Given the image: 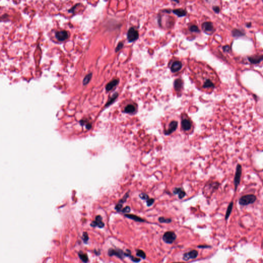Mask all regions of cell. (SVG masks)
Returning <instances> with one entry per match:
<instances>
[{
  "instance_id": "1",
  "label": "cell",
  "mask_w": 263,
  "mask_h": 263,
  "mask_svg": "<svg viewBox=\"0 0 263 263\" xmlns=\"http://www.w3.org/2000/svg\"><path fill=\"white\" fill-rule=\"evenodd\" d=\"M256 196L252 194L242 196L239 200V204L241 205H247L253 203L256 200Z\"/></svg>"
},
{
  "instance_id": "2",
  "label": "cell",
  "mask_w": 263,
  "mask_h": 263,
  "mask_svg": "<svg viewBox=\"0 0 263 263\" xmlns=\"http://www.w3.org/2000/svg\"><path fill=\"white\" fill-rule=\"evenodd\" d=\"M139 33L137 30L133 27H131L128 30L127 33V38L129 42H133L138 39Z\"/></svg>"
},
{
  "instance_id": "3",
  "label": "cell",
  "mask_w": 263,
  "mask_h": 263,
  "mask_svg": "<svg viewBox=\"0 0 263 263\" xmlns=\"http://www.w3.org/2000/svg\"><path fill=\"white\" fill-rule=\"evenodd\" d=\"M176 238V235L173 232L168 231L166 232L162 237L164 241L167 244H172Z\"/></svg>"
},
{
  "instance_id": "4",
  "label": "cell",
  "mask_w": 263,
  "mask_h": 263,
  "mask_svg": "<svg viewBox=\"0 0 263 263\" xmlns=\"http://www.w3.org/2000/svg\"><path fill=\"white\" fill-rule=\"evenodd\" d=\"M241 175V167L240 165H238L236 167L235 178H234V186H235V190L236 191L238 186L239 184L240 177Z\"/></svg>"
},
{
  "instance_id": "5",
  "label": "cell",
  "mask_w": 263,
  "mask_h": 263,
  "mask_svg": "<svg viewBox=\"0 0 263 263\" xmlns=\"http://www.w3.org/2000/svg\"><path fill=\"white\" fill-rule=\"evenodd\" d=\"M108 254L110 257L116 256L121 259H123L124 257H125L124 252L122 250L119 249H110L108 251Z\"/></svg>"
},
{
  "instance_id": "6",
  "label": "cell",
  "mask_w": 263,
  "mask_h": 263,
  "mask_svg": "<svg viewBox=\"0 0 263 263\" xmlns=\"http://www.w3.org/2000/svg\"><path fill=\"white\" fill-rule=\"evenodd\" d=\"M55 35L59 41H63L68 38V32L64 30L56 32Z\"/></svg>"
},
{
  "instance_id": "7",
  "label": "cell",
  "mask_w": 263,
  "mask_h": 263,
  "mask_svg": "<svg viewBox=\"0 0 263 263\" xmlns=\"http://www.w3.org/2000/svg\"><path fill=\"white\" fill-rule=\"evenodd\" d=\"M198 252L197 251L195 250H192V251H190L189 252L184 253L183 256V259L184 261H188L190 259H196L197 258V257L198 256Z\"/></svg>"
},
{
  "instance_id": "8",
  "label": "cell",
  "mask_w": 263,
  "mask_h": 263,
  "mask_svg": "<svg viewBox=\"0 0 263 263\" xmlns=\"http://www.w3.org/2000/svg\"><path fill=\"white\" fill-rule=\"evenodd\" d=\"M177 125H178V122L176 121H171L170 122V123L169 124L168 129L167 130H166V131H165V134L166 135H169L172 134L176 130V129L177 127Z\"/></svg>"
},
{
  "instance_id": "9",
  "label": "cell",
  "mask_w": 263,
  "mask_h": 263,
  "mask_svg": "<svg viewBox=\"0 0 263 263\" xmlns=\"http://www.w3.org/2000/svg\"><path fill=\"white\" fill-rule=\"evenodd\" d=\"M102 217L100 215L97 216L95 218V221H93L90 225L91 226L93 227H95L96 226L99 227V228H103L104 226V224L102 221Z\"/></svg>"
},
{
  "instance_id": "10",
  "label": "cell",
  "mask_w": 263,
  "mask_h": 263,
  "mask_svg": "<svg viewBox=\"0 0 263 263\" xmlns=\"http://www.w3.org/2000/svg\"><path fill=\"white\" fill-rule=\"evenodd\" d=\"M181 126L184 131H189L191 128V122L187 119H183L181 121Z\"/></svg>"
},
{
  "instance_id": "11",
  "label": "cell",
  "mask_w": 263,
  "mask_h": 263,
  "mask_svg": "<svg viewBox=\"0 0 263 263\" xmlns=\"http://www.w3.org/2000/svg\"><path fill=\"white\" fill-rule=\"evenodd\" d=\"M129 192H127L126 193V194H125L124 197L119 202V203L117 204V205L115 207V209L117 210V211H121V208L122 207V205H123V204L126 201V200L129 197Z\"/></svg>"
},
{
  "instance_id": "12",
  "label": "cell",
  "mask_w": 263,
  "mask_h": 263,
  "mask_svg": "<svg viewBox=\"0 0 263 263\" xmlns=\"http://www.w3.org/2000/svg\"><path fill=\"white\" fill-rule=\"evenodd\" d=\"M181 68H182L181 62L180 61H175L172 64L171 67V70L172 72L176 73L180 70Z\"/></svg>"
},
{
  "instance_id": "13",
  "label": "cell",
  "mask_w": 263,
  "mask_h": 263,
  "mask_svg": "<svg viewBox=\"0 0 263 263\" xmlns=\"http://www.w3.org/2000/svg\"><path fill=\"white\" fill-rule=\"evenodd\" d=\"M119 83V80L118 79H114L111 82H110L109 83L107 84L105 87V89L107 91H109L111 90L112 89L115 88Z\"/></svg>"
},
{
  "instance_id": "14",
  "label": "cell",
  "mask_w": 263,
  "mask_h": 263,
  "mask_svg": "<svg viewBox=\"0 0 263 263\" xmlns=\"http://www.w3.org/2000/svg\"><path fill=\"white\" fill-rule=\"evenodd\" d=\"M173 193L175 194H178V197L179 199L183 198L186 194L185 192L181 188H175L173 190Z\"/></svg>"
},
{
  "instance_id": "15",
  "label": "cell",
  "mask_w": 263,
  "mask_h": 263,
  "mask_svg": "<svg viewBox=\"0 0 263 263\" xmlns=\"http://www.w3.org/2000/svg\"><path fill=\"white\" fill-rule=\"evenodd\" d=\"M136 111V108L134 105L132 104H129L127 105L124 110V112L128 114H132L134 113Z\"/></svg>"
},
{
  "instance_id": "16",
  "label": "cell",
  "mask_w": 263,
  "mask_h": 263,
  "mask_svg": "<svg viewBox=\"0 0 263 263\" xmlns=\"http://www.w3.org/2000/svg\"><path fill=\"white\" fill-rule=\"evenodd\" d=\"M125 216L130 218V219H131L132 220H134L135 221H136V222H145V221L143 219H142L141 218H140V217H138L136 215H133V214H125Z\"/></svg>"
},
{
  "instance_id": "17",
  "label": "cell",
  "mask_w": 263,
  "mask_h": 263,
  "mask_svg": "<svg viewBox=\"0 0 263 263\" xmlns=\"http://www.w3.org/2000/svg\"><path fill=\"white\" fill-rule=\"evenodd\" d=\"M173 12L178 16L179 17H181L185 16L187 15V12L185 10L182 9H177L173 10Z\"/></svg>"
},
{
  "instance_id": "18",
  "label": "cell",
  "mask_w": 263,
  "mask_h": 263,
  "mask_svg": "<svg viewBox=\"0 0 263 263\" xmlns=\"http://www.w3.org/2000/svg\"><path fill=\"white\" fill-rule=\"evenodd\" d=\"M182 86H183V82L181 79H178L175 80V81H174V88L176 90H177V91L180 90L182 87Z\"/></svg>"
},
{
  "instance_id": "19",
  "label": "cell",
  "mask_w": 263,
  "mask_h": 263,
  "mask_svg": "<svg viewBox=\"0 0 263 263\" xmlns=\"http://www.w3.org/2000/svg\"><path fill=\"white\" fill-rule=\"evenodd\" d=\"M202 27L205 31H211L213 29V25L210 22H205L203 24Z\"/></svg>"
},
{
  "instance_id": "20",
  "label": "cell",
  "mask_w": 263,
  "mask_h": 263,
  "mask_svg": "<svg viewBox=\"0 0 263 263\" xmlns=\"http://www.w3.org/2000/svg\"><path fill=\"white\" fill-rule=\"evenodd\" d=\"M118 94L117 93H115V94H114L113 96L110 99V100L108 101V102L105 104V107L109 106L111 104H112L115 101V100L116 99V98L118 97Z\"/></svg>"
},
{
  "instance_id": "21",
  "label": "cell",
  "mask_w": 263,
  "mask_h": 263,
  "mask_svg": "<svg viewBox=\"0 0 263 263\" xmlns=\"http://www.w3.org/2000/svg\"><path fill=\"white\" fill-rule=\"evenodd\" d=\"M233 205V202H231L229 205V206H228V207L227 208V210L226 216H225V219L226 220H227L228 219V218L229 217V216L230 215V214H231V213L232 212Z\"/></svg>"
},
{
  "instance_id": "22",
  "label": "cell",
  "mask_w": 263,
  "mask_h": 263,
  "mask_svg": "<svg viewBox=\"0 0 263 263\" xmlns=\"http://www.w3.org/2000/svg\"><path fill=\"white\" fill-rule=\"evenodd\" d=\"M91 77H92V73H91L88 74L87 76H86V77H84V78L83 79V84L84 86L88 84V83H89V81L90 80Z\"/></svg>"
},
{
  "instance_id": "23",
  "label": "cell",
  "mask_w": 263,
  "mask_h": 263,
  "mask_svg": "<svg viewBox=\"0 0 263 263\" xmlns=\"http://www.w3.org/2000/svg\"><path fill=\"white\" fill-rule=\"evenodd\" d=\"M79 256L80 258V259L84 262V263H88V255L87 254H85V253H83L82 252H79Z\"/></svg>"
},
{
  "instance_id": "24",
  "label": "cell",
  "mask_w": 263,
  "mask_h": 263,
  "mask_svg": "<svg viewBox=\"0 0 263 263\" xmlns=\"http://www.w3.org/2000/svg\"><path fill=\"white\" fill-rule=\"evenodd\" d=\"M136 255L143 259H145L146 258V255L145 252L141 250H138L136 252Z\"/></svg>"
},
{
  "instance_id": "25",
  "label": "cell",
  "mask_w": 263,
  "mask_h": 263,
  "mask_svg": "<svg viewBox=\"0 0 263 263\" xmlns=\"http://www.w3.org/2000/svg\"><path fill=\"white\" fill-rule=\"evenodd\" d=\"M159 221L161 223H170L172 222L171 219L170 218H166L164 217H160L158 219Z\"/></svg>"
},
{
  "instance_id": "26",
  "label": "cell",
  "mask_w": 263,
  "mask_h": 263,
  "mask_svg": "<svg viewBox=\"0 0 263 263\" xmlns=\"http://www.w3.org/2000/svg\"><path fill=\"white\" fill-rule=\"evenodd\" d=\"M190 30L192 32H200V30L198 29V27L196 25H192L191 26H190Z\"/></svg>"
},
{
  "instance_id": "27",
  "label": "cell",
  "mask_w": 263,
  "mask_h": 263,
  "mask_svg": "<svg viewBox=\"0 0 263 263\" xmlns=\"http://www.w3.org/2000/svg\"><path fill=\"white\" fill-rule=\"evenodd\" d=\"M139 197H140V198L141 199H142V200H146V201H147V200H148L149 199V198H148V196L145 193H141V194L139 195Z\"/></svg>"
},
{
  "instance_id": "28",
  "label": "cell",
  "mask_w": 263,
  "mask_h": 263,
  "mask_svg": "<svg viewBox=\"0 0 263 263\" xmlns=\"http://www.w3.org/2000/svg\"><path fill=\"white\" fill-rule=\"evenodd\" d=\"M123 46V43L122 42H119V43H118V45H117V46L116 47V49H115V51H116V52H117L119 51L120 49H121L122 48Z\"/></svg>"
},
{
  "instance_id": "29",
  "label": "cell",
  "mask_w": 263,
  "mask_h": 263,
  "mask_svg": "<svg viewBox=\"0 0 263 263\" xmlns=\"http://www.w3.org/2000/svg\"><path fill=\"white\" fill-rule=\"evenodd\" d=\"M155 202V200L154 198H149L148 200L146 201V204L148 207H150L153 204V203Z\"/></svg>"
},
{
  "instance_id": "30",
  "label": "cell",
  "mask_w": 263,
  "mask_h": 263,
  "mask_svg": "<svg viewBox=\"0 0 263 263\" xmlns=\"http://www.w3.org/2000/svg\"><path fill=\"white\" fill-rule=\"evenodd\" d=\"M82 239L85 243H86L88 240V235L87 232H84L83 236H82Z\"/></svg>"
},
{
  "instance_id": "31",
  "label": "cell",
  "mask_w": 263,
  "mask_h": 263,
  "mask_svg": "<svg viewBox=\"0 0 263 263\" xmlns=\"http://www.w3.org/2000/svg\"><path fill=\"white\" fill-rule=\"evenodd\" d=\"M131 211V208L129 206H126L124 208H123L121 211L123 212V213H129Z\"/></svg>"
},
{
  "instance_id": "32",
  "label": "cell",
  "mask_w": 263,
  "mask_h": 263,
  "mask_svg": "<svg viewBox=\"0 0 263 263\" xmlns=\"http://www.w3.org/2000/svg\"><path fill=\"white\" fill-rule=\"evenodd\" d=\"M130 258H131V260H132V261H133L134 262H135V263H138V262H139L140 261V259H139V258H135V257H134L132 256V255H131V256L130 257Z\"/></svg>"
},
{
  "instance_id": "33",
  "label": "cell",
  "mask_w": 263,
  "mask_h": 263,
  "mask_svg": "<svg viewBox=\"0 0 263 263\" xmlns=\"http://www.w3.org/2000/svg\"><path fill=\"white\" fill-rule=\"evenodd\" d=\"M79 4H76V5H75L74 7H72L70 9L68 10V12H71V13H74V12H75V9H76L75 8H76L77 6H78Z\"/></svg>"
},
{
  "instance_id": "34",
  "label": "cell",
  "mask_w": 263,
  "mask_h": 263,
  "mask_svg": "<svg viewBox=\"0 0 263 263\" xmlns=\"http://www.w3.org/2000/svg\"><path fill=\"white\" fill-rule=\"evenodd\" d=\"M198 248H206L210 247V246H198Z\"/></svg>"
},
{
  "instance_id": "35",
  "label": "cell",
  "mask_w": 263,
  "mask_h": 263,
  "mask_svg": "<svg viewBox=\"0 0 263 263\" xmlns=\"http://www.w3.org/2000/svg\"></svg>"
}]
</instances>
